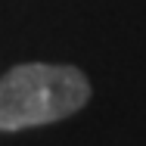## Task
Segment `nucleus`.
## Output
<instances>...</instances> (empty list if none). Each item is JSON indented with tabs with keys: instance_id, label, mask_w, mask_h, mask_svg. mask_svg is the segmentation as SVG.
<instances>
[{
	"instance_id": "1",
	"label": "nucleus",
	"mask_w": 146,
	"mask_h": 146,
	"mask_svg": "<svg viewBox=\"0 0 146 146\" xmlns=\"http://www.w3.org/2000/svg\"><path fill=\"white\" fill-rule=\"evenodd\" d=\"M87 100L90 81L75 65H16L0 78V131H25L62 121Z\"/></svg>"
}]
</instances>
